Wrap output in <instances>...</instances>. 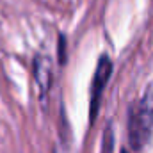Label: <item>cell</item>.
Listing matches in <instances>:
<instances>
[{"label":"cell","instance_id":"obj_1","mask_svg":"<svg viewBox=\"0 0 153 153\" xmlns=\"http://www.w3.org/2000/svg\"><path fill=\"white\" fill-rule=\"evenodd\" d=\"M112 73V64L109 61V57H102L98 66H96V73L93 78V85H91V121H94L98 107H100V100H102V93L105 84L109 82V76Z\"/></svg>","mask_w":153,"mask_h":153},{"label":"cell","instance_id":"obj_2","mask_svg":"<svg viewBox=\"0 0 153 153\" xmlns=\"http://www.w3.org/2000/svg\"><path fill=\"white\" fill-rule=\"evenodd\" d=\"M123 153H126V152H123Z\"/></svg>","mask_w":153,"mask_h":153}]
</instances>
